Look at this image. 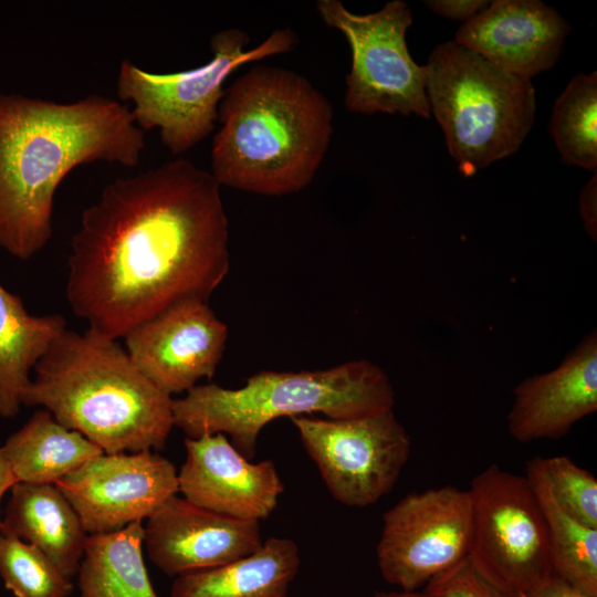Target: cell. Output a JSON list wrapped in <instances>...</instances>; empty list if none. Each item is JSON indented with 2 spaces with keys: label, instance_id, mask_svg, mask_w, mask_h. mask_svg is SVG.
Instances as JSON below:
<instances>
[{
  "label": "cell",
  "instance_id": "6da1fadb",
  "mask_svg": "<svg viewBox=\"0 0 597 597\" xmlns=\"http://www.w3.org/2000/svg\"><path fill=\"white\" fill-rule=\"evenodd\" d=\"M220 187L185 158L107 184L71 239L73 313L118 339L178 303L208 302L230 269Z\"/></svg>",
  "mask_w": 597,
  "mask_h": 597
},
{
  "label": "cell",
  "instance_id": "7a4b0ae2",
  "mask_svg": "<svg viewBox=\"0 0 597 597\" xmlns=\"http://www.w3.org/2000/svg\"><path fill=\"white\" fill-rule=\"evenodd\" d=\"M144 148L145 132L116 100L0 93V248L34 256L51 239L54 195L72 169L95 161L133 168Z\"/></svg>",
  "mask_w": 597,
  "mask_h": 597
},
{
  "label": "cell",
  "instance_id": "3957f363",
  "mask_svg": "<svg viewBox=\"0 0 597 597\" xmlns=\"http://www.w3.org/2000/svg\"><path fill=\"white\" fill-rule=\"evenodd\" d=\"M211 148L220 186L262 196L298 192L313 180L333 134L327 97L303 75L254 65L224 90Z\"/></svg>",
  "mask_w": 597,
  "mask_h": 597
},
{
  "label": "cell",
  "instance_id": "277c9868",
  "mask_svg": "<svg viewBox=\"0 0 597 597\" xmlns=\"http://www.w3.org/2000/svg\"><path fill=\"white\" fill-rule=\"evenodd\" d=\"M22 405L41 406L104 453L157 451L174 427L172 397L136 367L117 339L63 331L34 367Z\"/></svg>",
  "mask_w": 597,
  "mask_h": 597
},
{
  "label": "cell",
  "instance_id": "5b68a950",
  "mask_svg": "<svg viewBox=\"0 0 597 597\" xmlns=\"http://www.w3.org/2000/svg\"><path fill=\"white\" fill-rule=\"evenodd\" d=\"M394 405L386 373L357 359L317 370H263L237 389L196 385L172 399V418L187 438L223 433L252 460L260 431L276 418L320 412L329 419H349L392 410Z\"/></svg>",
  "mask_w": 597,
  "mask_h": 597
},
{
  "label": "cell",
  "instance_id": "8992f818",
  "mask_svg": "<svg viewBox=\"0 0 597 597\" xmlns=\"http://www.w3.org/2000/svg\"><path fill=\"white\" fill-rule=\"evenodd\" d=\"M430 113L465 176L514 154L531 130L536 97L530 78L506 72L453 41L431 52Z\"/></svg>",
  "mask_w": 597,
  "mask_h": 597
},
{
  "label": "cell",
  "instance_id": "52a82bcc",
  "mask_svg": "<svg viewBox=\"0 0 597 597\" xmlns=\"http://www.w3.org/2000/svg\"><path fill=\"white\" fill-rule=\"evenodd\" d=\"M290 29L273 31L252 50L240 29L217 32L210 40L212 57L206 64L176 73H151L125 59L117 75V95L130 101L134 122L142 130L157 128L163 145L182 154L214 128L228 76L247 63L285 53L296 43Z\"/></svg>",
  "mask_w": 597,
  "mask_h": 597
},
{
  "label": "cell",
  "instance_id": "ba28073f",
  "mask_svg": "<svg viewBox=\"0 0 597 597\" xmlns=\"http://www.w3.org/2000/svg\"><path fill=\"white\" fill-rule=\"evenodd\" d=\"M469 492L468 558L499 588L531 597L554 570L545 520L526 476L491 464L473 478Z\"/></svg>",
  "mask_w": 597,
  "mask_h": 597
},
{
  "label": "cell",
  "instance_id": "9c48e42d",
  "mask_svg": "<svg viewBox=\"0 0 597 597\" xmlns=\"http://www.w3.org/2000/svg\"><path fill=\"white\" fill-rule=\"evenodd\" d=\"M316 9L324 23L338 30L350 48L345 93L350 112L430 117L427 69L413 61L406 43L412 23L406 2L392 0L367 14L350 12L339 0H318Z\"/></svg>",
  "mask_w": 597,
  "mask_h": 597
},
{
  "label": "cell",
  "instance_id": "30bf717a",
  "mask_svg": "<svg viewBox=\"0 0 597 597\" xmlns=\"http://www.w3.org/2000/svg\"><path fill=\"white\" fill-rule=\"evenodd\" d=\"M292 422L332 496L347 506L365 507L388 494L410 455V437L392 410Z\"/></svg>",
  "mask_w": 597,
  "mask_h": 597
},
{
  "label": "cell",
  "instance_id": "8fae6325",
  "mask_svg": "<svg viewBox=\"0 0 597 597\" xmlns=\"http://www.w3.org/2000/svg\"><path fill=\"white\" fill-rule=\"evenodd\" d=\"M471 525L469 490L444 485L407 494L383 515L376 547L383 578L417 591L468 555Z\"/></svg>",
  "mask_w": 597,
  "mask_h": 597
},
{
  "label": "cell",
  "instance_id": "7c38bea8",
  "mask_svg": "<svg viewBox=\"0 0 597 597\" xmlns=\"http://www.w3.org/2000/svg\"><path fill=\"white\" fill-rule=\"evenodd\" d=\"M175 465L159 453H102L55 483L87 535L118 531L147 520L178 494Z\"/></svg>",
  "mask_w": 597,
  "mask_h": 597
},
{
  "label": "cell",
  "instance_id": "4fadbf2b",
  "mask_svg": "<svg viewBox=\"0 0 597 597\" xmlns=\"http://www.w3.org/2000/svg\"><path fill=\"white\" fill-rule=\"evenodd\" d=\"M123 338L127 354L143 375L172 396L214 375L228 327L207 301L188 300L140 323Z\"/></svg>",
  "mask_w": 597,
  "mask_h": 597
},
{
  "label": "cell",
  "instance_id": "5bb4252c",
  "mask_svg": "<svg viewBox=\"0 0 597 597\" xmlns=\"http://www.w3.org/2000/svg\"><path fill=\"white\" fill-rule=\"evenodd\" d=\"M178 492L211 512L258 521L276 507L284 484L272 460L251 462L223 433L186 438Z\"/></svg>",
  "mask_w": 597,
  "mask_h": 597
},
{
  "label": "cell",
  "instance_id": "9a60e30c",
  "mask_svg": "<svg viewBox=\"0 0 597 597\" xmlns=\"http://www.w3.org/2000/svg\"><path fill=\"white\" fill-rule=\"evenodd\" d=\"M263 542L258 521L221 515L177 494L144 525L149 559L170 577L232 563L256 552Z\"/></svg>",
  "mask_w": 597,
  "mask_h": 597
},
{
  "label": "cell",
  "instance_id": "2e32d148",
  "mask_svg": "<svg viewBox=\"0 0 597 597\" xmlns=\"http://www.w3.org/2000/svg\"><path fill=\"white\" fill-rule=\"evenodd\" d=\"M569 24L538 0H495L460 25L455 42L512 74L530 78L558 61Z\"/></svg>",
  "mask_w": 597,
  "mask_h": 597
},
{
  "label": "cell",
  "instance_id": "e0dca14e",
  "mask_svg": "<svg viewBox=\"0 0 597 597\" xmlns=\"http://www.w3.org/2000/svg\"><path fill=\"white\" fill-rule=\"evenodd\" d=\"M511 436L522 443L559 439L597 409V335L589 333L554 370L530 377L513 390Z\"/></svg>",
  "mask_w": 597,
  "mask_h": 597
},
{
  "label": "cell",
  "instance_id": "ac0fdd59",
  "mask_svg": "<svg viewBox=\"0 0 597 597\" xmlns=\"http://www.w3.org/2000/svg\"><path fill=\"white\" fill-rule=\"evenodd\" d=\"M9 492L1 532L42 551L72 579L87 534L71 503L55 484L17 482Z\"/></svg>",
  "mask_w": 597,
  "mask_h": 597
},
{
  "label": "cell",
  "instance_id": "d6986e66",
  "mask_svg": "<svg viewBox=\"0 0 597 597\" xmlns=\"http://www.w3.org/2000/svg\"><path fill=\"white\" fill-rule=\"evenodd\" d=\"M300 565L293 540L269 537L247 557L176 577L169 597H287Z\"/></svg>",
  "mask_w": 597,
  "mask_h": 597
},
{
  "label": "cell",
  "instance_id": "ffe728a7",
  "mask_svg": "<svg viewBox=\"0 0 597 597\" xmlns=\"http://www.w3.org/2000/svg\"><path fill=\"white\" fill-rule=\"evenodd\" d=\"M65 329L64 316L30 314L20 296L0 284V417L18 415L31 369Z\"/></svg>",
  "mask_w": 597,
  "mask_h": 597
},
{
  "label": "cell",
  "instance_id": "44dd1931",
  "mask_svg": "<svg viewBox=\"0 0 597 597\" xmlns=\"http://www.w3.org/2000/svg\"><path fill=\"white\" fill-rule=\"evenodd\" d=\"M18 482L55 484L104 453L77 431L61 425L46 409L33 416L2 446Z\"/></svg>",
  "mask_w": 597,
  "mask_h": 597
},
{
  "label": "cell",
  "instance_id": "7402d4cb",
  "mask_svg": "<svg viewBox=\"0 0 597 597\" xmlns=\"http://www.w3.org/2000/svg\"><path fill=\"white\" fill-rule=\"evenodd\" d=\"M144 524L87 535L77 572L81 597H158L145 565Z\"/></svg>",
  "mask_w": 597,
  "mask_h": 597
},
{
  "label": "cell",
  "instance_id": "603a6c76",
  "mask_svg": "<svg viewBox=\"0 0 597 597\" xmlns=\"http://www.w3.org/2000/svg\"><path fill=\"white\" fill-rule=\"evenodd\" d=\"M525 476L545 520L554 574L597 597V530L586 526L559 505L551 490L543 458L527 462Z\"/></svg>",
  "mask_w": 597,
  "mask_h": 597
},
{
  "label": "cell",
  "instance_id": "cb8c5ba5",
  "mask_svg": "<svg viewBox=\"0 0 597 597\" xmlns=\"http://www.w3.org/2000/svg\"><path fill=\"white\" fill-rule=\"evenodd\" d=\"M549 133L562 160L596 172L597 74L572 78L553 107Z\"/></svg>",
  "mask_w": 597,
  "mask_h": 597
},
{
  "label": "cell",
  "instance_id": "d4e9b609",
  "mask_svg": "<svg viewBox=\"0 0 597 597\" xmlns=\"http://www.w3.org/2000/svg\"><path fill=\"white\" fill-rule=\"evenodd\" d=\"M0 577L15 597H69L72 579L39 548L0 533Z\"/></svg>",
  "mask_w": 597,
  "mask_h": 597
},
{
  "label": "cell",
  "instance_id": "484cf974",
  "mask_svg": "<svg viewBox=\"0 0 597 597\" xmlns=\"http://www.w3.org/2000/svg\"><path fill=\"white\" fill-rule=\"evenodd\" d=\"M551 490L569 514L588 527L597 530V480L570 458H543Z\"/></svg>",
  "mask_w": 597,
  "mask_h": 597
},
{
  "label": "cell",
  "instance_id": "4316f807",
  "mask_svg": "<svg viewBox=\"0 0 597 597\" xmlns=\"http://www.w3.org/2000/svg\"><path fill=\"white\" fill-rule=\"evenodd\" d=\"M425 597H516L482 576L468 556L431 578L425 586Z\"/></svg>",
  "mask_w": 597,
  "mask_h": 597
},
{
  "label": "cell",
  "instance_id": "83f0119b",
  "mask_svg": "<svg viewBox=\"0 0 597 597\" xmlns=\"http://www.w3.org/2000/svg\"><path fill=\"white\" fill-rule=\"evenodd\" d=\"M490 2L484 0H429L425 4L436 14L468 22L482 12Z\"/></svg>",
  "mask_w": 597,
  "mask_h": 597
},
{
  "label": "cell",
  "instance_id": "f1b7e54d",
  "mask_svg": "<svg viewBox=\"0 0 597 597\" xmlns=\"http://www.w3.org/2000/svg\"><path fill=\"white\" fill-rule=\"evenodd\" d=\"M597 175L584 186L579 197V211L584 221V227L588 234L596 240L597 234Z\"/></svg>",
  "mask_w": 597,
  "mask_h": 597
},
{
  "label": "cell",
  "instance_id": "f546056e",
  "mask_svg": "<svg viewBox=\"0 0 597 597\" xmlns=\"http://www.w3.org/2000/svg\"><path fill=\"white\" fill-rule=\"evenodd\" d=\"M531 597H593L583 590L570 585L557 575H553Z\"/></svg>",
  "mask_w": 597,
  "mask_h": 597
},
{
  "label": "cell",
  "instance_id": "4dcf8cb0",
  "mask_svg": "<svg viewBox=\"0 0 597 597\" xmlns=\"http://www.w3.org/2000/svg\"><path fill=\"white\" fill-rule=\"evenodd\" d=\"M17 479L12 472L10 463L4 455L2 446H0V505L3 495L11 490V488L17 483ZM2 527V516L0 507V533Z\"/></svg>",
  "mask_w": 597,
  "mask_h": 597
},
{
  "label": "cell",
  "instance_id": "1f68e13d",
  "mask_svg": "<svg viewBox=\"0 0 597 597\" xmlns=\"http://www.w3.org/2000/svg\"><path fill=\"white\" fill-rule=\"evenodd\" d=\"M375 597H425L422 593L418 591H377Z\"/></svg>",
  "mask_w": 597,
  "mask_h": 597
}]
</instances>
